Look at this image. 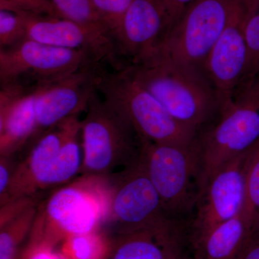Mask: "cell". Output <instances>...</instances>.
Wrapping results in <instances>:
<instances>
[{"instance_id": "ac0fdd59", "label": "cell", "mask_w": 259, "mask_h": 259, "mask_svg": "<svg viewBox=\"0 0 259 259\" xmlns=\"http://www.w3.org/2000/svg\"><path fill=\"white\" fill-rule=\"evenodd\" d=\"M182 258L174 234L140 231L120 234L112 243L107 259H179Z\"/></svg>"}, {"instance_id": "f1b7e54d", "label": "cell", "mask_w": 259, "mask_h": 259, "mask_svg": "<svg viewBox=\"0 0 259 259\" xmlns=\"http://www.w3.org/2000/svg\"><path fill=\"white\" fill-rule=\"evenodd\" d=\"M7 158L6 156H1L0 163V195L2 204L4 203L6 199L13 175L10 171L9 162H7Z\"/></svg>"}, {"instance_id": "e0dca14e", "label": "cell", "mask_w": 259, "mask_h": 259, "mask_svg": "<svg viewBox=\"0 0 259 259\" xmlns=\"http://www.w3.org/2000/svg\"><path fill=\"white\" fill-rule=\"evenodd\" d=\"M251 235L242 212L193 241L195 259H237Z\"/></svg>"}, {"instance_id": "7402d4cb", "label": "cell", "mask_w": 259, "mask_h": 259, "mask_svg": "<svg viewBox=\"0 0 259 259\" xmlns=\"http://www.w3.org/2000/svg\"><path fill=\"white\" fill-rule=\"evenodd\" d=\"M59 18L110 33L91 0H50Z\"/></svg>"}, {"instance_id": "4dcf8cb0", "label": "cell", "mask_w": 259, "mask_h": 259, "mask_svg": "<svg viewBox=\"0 0 259 259\" xmlns=\"http://www.w3.org/2000/svg\"><path fill=\"white\" fill-rule=\"evenodd\" d=\"M251 236H259V214L252 224Z\"/></svg>"}, {"instance_id": "8fae6325", "label": "cell", "mask_w": 259, "mask_h": 259, "mask_svg": "<svg viewBox=\"0 0 259 259\" xmlns=\"http://www.w3.org/2000/svg\"><path fill=\"white\" fill-rule=\"evenodd\" d=\"M253 148L227 163L207 181L196 205L192 226L193 241L243 211Z\"/></svg>"}, {"instance_id": "9a60e30c", "label": "cell", "mask_w": 259, "mask_h": 259, "mask_svg": "<svg viewBox=\"0 0 259 259\" xmlns=\"http://www.w3.org/2000/svg\"><path fill=\"white\" fill-rule=\"evenodd\" d=\"M35 88L18 85L1 87V156L9 157L37 131L35 111Z\"/></svg>"}, {"instance_id": "1f68e13d", "label": "cell", "mask_w": 259, "mask_h": 259, "mask_svg": "<svg viewBox=\"0 0 259 259\" xmlns=\"http://www.w3.org/2000/svg\"><path fill=\"white\" fill-rule=\"evenodd\" d=\"M179 259H184V258H182H182H179Z\"/></svg>"}, {"instance_id": "3957f363", "label": "cell", "mask_w": 259, "mask_h": 259, "mask_svg": "<svg viewBox=\"0 0 259 259\" xmlns=\"http://www.w3.org/2000/svg\"><path fill=\"white\" fill-rule=\"evenodd\" d=\"M96 87L102 98L127 121L139 140L189 146L197 139L198 134L175 120L135 79L127 65L112 72L100 68Z\"/></svg>"}, {"instance_id": "ba28073f", "label": "cell", "mask_w": 259, "mask_h": 259, "mask_svg": "<svg viewBox=\"0 0 259 259\" xmlns=\"http://www.w3.org/2000/svg\"><path fill=\"white\" fill-rule=\"evenodd\" d=\"M82 169L88 176L102 177L131 157L134 130L98 92L89 102L81 121Z\"/></svg>"}, {"instance_id": "9c48e42d", "label": "cell", "mask_w": 259, "mask_h": 259, "mask_svg": "<svg viewBox=\"0 0 259 259\" xmlns=\"http://www.w3.org/2000/svg\"><path fill=\"white\" fill-rule=\"evenodd\" d=\"M120 226V234L150 231L174 234L159 194L139 158L117 178L110 194L109 213Z\"/></svg>"}, {"instance_id": "52a82bcc", "label": "cell", "mask_w": 259, "mask_h": 259, "mask_svg": "<svg viewBox=\"0 0 259 259\" xmlns=\"http://www.w3.org/2000/svg\"><path fill=\"white\" fill-rule=\"evenodd\" d=\"M238 0H194L156 53L202 70Z\"/></svg>"}, {"instance_id": "4fadbf2b", "label": "cell", "mask_w": 259, "mask_h": 259, "mask_svg": "<svg viewBox=\"0 0 259 259\" xmlns=\"http://www.w3.org/2000/svg\"><path fill=\"white\" fill-rule=\"evenodd\" d=\"M26 38L53 47L82 50L99 64L108 61L120 68L113 37L106 32L58 17L26 13Z\"/></svg>"}, {"instance_id": "8992f818", "label": "cell", "mask_w": 259, "mask_h": 259, "mask_svg": "<svg viewBox=\"0 0 259 259\" xmlns=\"http://www.w3.org/2000/svg\"><path fill=\"white\" fill-rule=\"evenodd\" d=\"M100 64L87 51L53 47L26 38L0 49L1 87L35 88L91 64Z\"/></svg>"}, {"instance_id": "f546056e", "label": "cell", "mask_w": 259, "mask_h": 259, "mask_svg": "<svg viewBox=\"0 0 259 259\" xmlns=\"http://www.w3.org/2000/svg\"><path fill=\"white\" fill-rule=\"evenodd\" d=\"M237 259H259V236L250 235L249 240Z\"/></svg>"}, {"instance_id": "44dd1931", "label": "cell", "mask_w": 259, "mask_h": 259, "mask_svg": "<svg viewBox=\"0 0 259 259\" xmlns=\"http://www.w3.org/2000/svg\"><path fill=\"white\" fill-rule=\"evenodd\" d=\"M64 248L63 253L67 259H107L112 243L96 231L70 237Z\"/></svg>"}, {"instance_id": "d4e9b609", "label": "cell", "mask_w": 259, "mask_h": 259, "mask_svg": "<svg viewBox=\"0 0 259 259\" xmlns=\"http://www.w3.org/2000/svg\"><path fill=\"white\" fill-rule=\"evenodd\" d=\"M245 34L248 59L243 87L259 72V0H253Z\"/></svg>"}, {"instance_id": "ffe728a7", "label": "cell", "mask_w": 259, "mask_h": 259, "mask_svg": "<svg viewBox=\"0 0 259 259\" xmlns=\"http://www.w3.org/2000/svg\"><path fill=\"white\" fill-rule=\"evenodd\" d=\"M37 211L35 206H30L0 226V259H18L20 245L31 232Z\"/></svg>"}, {"instance_id": "5b68a950", "label": "cell", "mask_w": 259, "mask_h": 259, "mask_svg": "<svg viewBox=\"0 0 259 259\" xmlns=\"http://www.w3.org/2000/svg\"><path fill=\"white\" fill-rule=\"evenodd\" d=\"M139 141V159L159 194L165 212L174 221L187 215L196 208L199 199L195 144L182 146Z\"/></svg>"}, {"instance_id": "7a4b0ae2", "label": "cell", "mask_w": 259, "mask_h": 259, "mask_svg": "<svg viewBox=\"0 0 259 259\" xmlns=\"http://www.w3.org/2000/svg\"><path fill=\"white\" fill-rule=\"evenodd\" d=\"M258 142L259 72L221 109L212 125L197 135L194 144L199 160V194L218 170Z\"/></svg>"}, {"instance_id": "484cf974", "label": "cell", "mask_w": 259, "mask_h": 259, "mask_svg": "<svg viewBox=\"0 0 259 259\" xmlns=\"http://www.w3.org/2000/svg\"><path fill=\"white\" fill-rule=\"evenodd\" d=\"M97 13L106 24L112 37L122 17L134 0H91ZM114 39V38H113Z\"/></svg>"}, {"instance_id": "cb8c5ba5", "label": "cell", "mask_w": 259, "mask_h": 259, "mask_svg": "<svg viewBox=\"0 0 259 259\" xmlns=\"http://www.w3.org/2000/svg\"><path fill=\"white\" fill-rule=\"evenodd\" d=\"M242 214L250 226L259 214V142L252 150L245 181V204Z\"/></svg>"}, {"instance_id": "2e32d148", "label": "cell", "mask_w": 259, "mask_h": 259, "mask_svg": "<svg viewBox=\"0 0 259 259\" xmlns=\"http://www.w3.org/2000/svg\"><path fill=\"white\" fill-rule=\"evenodd\" d=\"M80 127L81 121L77 116H74L49 129L37 141L25 161L13 173L3 205L15 199L29 197L35 190L38 177L50 166L66 139Z\"/></svg>"}, {"instance_id": "4316f807", "label": "cell", "mask_w": 259, "mask_h": 259, "mask_svg": "<svg viewBox=\"0 0 259 259\" xmlns=\"http://www.w3.org/2000/svg\"><path fill=\"white\" fill-rule=\"evenodd\" d=\"M0 6L9 7L29 14L59 18L50 0H0Z\"/></svg>"}, {"instance_id": "5bb4252c", "label": "cell", "mask_w": 259, "mask_h": 259, "mask_svg": "<svg viewBox=\"0 0 259 259\" xmlns=\"http://www.w3.org/2000/svg\"><path fill=\"white\" fill-rule=\"evenodd\" d=\"M167 31L168 18L160 0H134L113 38L118 55L125 56L129 64H134L153 55Z\"/></svg>"}, {"instance_id": "7c38bea8", "label": "cell", "mask_w": 259, "mask_h": 259, "mask_svg": "<svg viewBox=\"0 0 259 259\" xmlns=\"http://www.w3.org/2000/svg\"><path fill=\"white\" fill-rule=\"evenodd\" d=\"M100 64H91L52 82L37 87L35 111L37 130H49L87 110L97 92Z\"/></svg>"}, {"instance_id": "83f0119b", "label": "cell", "mask_w": 259, "mask_h": 259, "mask_svg": "<svg viewBox=\"0 0 259 259\" xmlns=\"http://www.w3.org/2000/svg\"><path fill=\"white\" fill-rule=\"evenodd\" d=\"M168 18V32L175 26L194 0H160Z\"/></svg>"}, {"instance_id": "603a6c76", "label": "cell", "mask_w": 259, "mask_h": 259, "mask_svg": "<svg viewBox=\"0 0 259 259\" xmlns=\"http://www.w3.org/2000/svg\"><path fill=\"white\" fill-rule=\"evenodd\" d=\"M26 39V13L0 6V48H9Z\"/></svg>"}, {"instance_id": "6da1fadb", "label": "cell", "mask_w": 259, "mask_h": 259, "mask_svg": "<svg viewBox=\"0 0 259 259\" xmlns=\"http://www.w3.org/2000/svg\"><path fill=\"white\" fill-rule=\"evenodd\" d=\"M127 66L175 120L198 134L221 111L217 93L203 70L157 53Z\"/></svg>"}, {"instance_id": "277c9868", "label": "cell", "mask_w": 259, "mask_h": 259, "mask_svg": "<svg viewBox=\"0 0 259 259\" xmlns=\"http://www.w3.org/2000/svg\"><path fill=\"white\" fill-rule=\"evenodd\" d=\"M96 178L88 176L54 192L37 211L29 242L54 248L70 237L96 231L108 215L110 200Z\"/></svg>"}, {"instance_id": "30bf717a", "label": "cell", "mask_w": 259, "mask_h": 259, "mask_svg": "<svg viewBox=\"0 0 259 259\" xmlns=\"http://www.w3.org/2000/svg\"><path fill=\"white\" fill-rule=\"evenodd\" d=\"M253 0H238L224 31L204 61L203 71L217 93L221 109L244 82L248 53L245 25Z\"/></svg>"}, {"instance_id": "d6986e66", "label": "cell", "mask_w": 259, "mask_h": 259, "mask_svg": "<svg viewBox=\"0 0 259 259\" xmlns=\"http://www.w3.org/2000/svg\"><path fill=\"white\" fill-rule=\"evenodd\" d=\"M81 127L74 131L64 141L60 151L47 170L38 177L35 190L60 185L74 177L82 168L83 156L78 142Z\"/></svg>"}]
</instances>
